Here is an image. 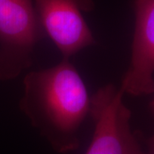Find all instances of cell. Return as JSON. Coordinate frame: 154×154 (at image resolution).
Wrapping results in <instances>:
<instances>
[{
    "label": "cell",
    "mask_w": 154,
    "mask_h": 154,
    "mask_svg": "<svg viewBox=\"0 0 154 154\" xmlns=\"http://www.w3.org/2000/svg\"><path fill=\"white\" fill-rule=\"evenodd\" d=\"M19 107L54 151L68 153L80 146L91 97L70 59L63 58L55 66L27 74Z\"/></svg>",
    "instance_id": "cell-1"
},
{
    "label": "cell",
    "mask_w": 154,
    "mask_h": 154,
    "mask_svg": "<svg viewBox=\"0 0 154 154\" xmlns=\"http://www.w3.org/2000/svg\"><path fill=\"white\" fill-rule=\"evenodd\" d=\"M33 0H0V81L18 77L33 63L45 35Z\"/></svg>",
    "instance_id": "cell-2"
},
{
    "label": "cell",
    "mask_w": 154,
    "mask_h": 154,
    "mask_svg": "<svg viewBox=\"0 0 154 154\" xmlns=\"http://www.w3.org/2000/svg\"><path fill=\"white\" fill-rule=\"evenodd\" d=\"M123 94L121 88L108 84L91 97L95 128L86 154H146L131 129L132 114L123 103Z\"/></svg>",
    "instance_id": "cell-3"
},
{
    "label": "cell",
    "mask_w": 154,
    "mask_h": 154,
    "mask_svg": "<svg viewBox=\"0 0 154 154\" xmlns=\"http://www.w3.org/2000/svg\"><path fill=\"white\" fill-rule=\"evenodd\" d=\"M45 33L64 59L95 44L83 14L94 9V0H33Z\"/></svg>",
    "instance_id": "cell-4"
},
{
    "label": "cell",
    "mask_w": 154,
    "mask_h": 154,
    "mask_svg": "<svg viewBox=\"0 0 154 154\" xmlns=\"http://www.w3.org/2000/svg\"><path fill=\"white\" fill-rule=\"evenodd\" d=\"M134 11L131 59L120 88L140 97L154 93V0H134Z\"/></svg>",
    "instance_id": "cell-5"
},
{
    "label": "cell",
    "mask_w": 154,
    "mask_h": 154,
    "mask_svg": "<svg viewBox=\"0 0 154 154\" xmlns=\"http://www.w3.org/2000/svg\"><path fill=\"white\" fill-rule=\"evenodd\" d=\"M147 146H148V151H147L146 154H154V133L148 139Z\"/></svg>",
    "instance_id": "cell-6"
},
{
    "label": "cell",
    "mask_w": 154,
    "mask_h": 154,
    "mask_svg": "<svg viewBox=\"0 0 154 154\" xmlns=\"http://www.w3.org/2000/svg\"><path fill=\"white\" fill-rule=\"evenodd\" d=\"M150 110H151V112L152 113V115L154 116V99L152 100V102L150 104Z\"/></svg>",
    "instance_id": "cell-7"
}]
</instances>
